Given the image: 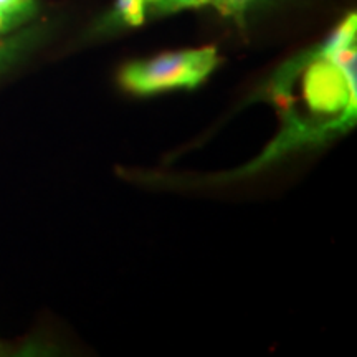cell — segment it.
Listing matches in <instances>:
<instances>
[{"instance_id":"cell-5","label":"cell","mask_w":357,"mask_h":357,"mask_svg":"<svg viewBox=\"0 0 357 357\" xmlns=\"http://www.w3.org/2000/svg\"><path fill=\"white\" fill-rule=\"evenodd\" d=\"M147 7H154L158 12H176L187 7H200L212 0H146Z\"/></svg>"},{"instance_id":"cell-6","label":"cell","mask_w":357,"mask_h":357,"mask_svg":"<svg viewBox=\"0 0 357 357\" xmlns=\"http://www.w3.org/2000/svg\"><path fill=\"white\" fill-rule=\"evenodd\" d=\"M252 0H212L211 3L217 7V10L227 17H235V19L242 20L245 10L250 6Z\"/></svg>"},{"instance_id":"cell-4","label":"cell","mask_w":357,"mask_h":357,"mask_svg":"<svg viewBox=\"0 0 357 357\" xmlns=\"http://www.w3.org/2000/svg\"><path fill=\"white\" fill-rule=\"evenodd\" d=\"M33 15V12L29 10H10V8L0 7V35L10 32L17 26L24 24Z\"/></svg>"},{"instance_id":"cell-7","label":"cell","mask_w":357,"mask_h":357,"mask_svg":"<svg viewBox=\"0 0 357 357\" xmlns=\"http://www.w3.org/2000/svg\"><path fill=\"white\" fill-rule=\"evenodd\" d=\"M0 7L10 8V10H29L35 13L33 0H0Z\"/></svg>"},{"instance_id":"cell-1","label":"cell","mask_w":357,"mask_h":357,"mask_svg":"<svg viewBox=\"0 0 357 357\" xmlns=\"http://www.w3.org/2000/svg\"><path fill=\"white\" fill-rule=\"evenodd\" d=\"M217 63L218 55L213 47L166 53L128 65L121 73V83L137 95L174 88H194L215 70Z\"/></svg>"},{"instance_id":"cell-2","label":"cell","mask_w":357,"mask_h":357,"mask_svg":"<svg viewBox=\"0 0 357 357\" xmlns=\"http://www.w3.org/2000/svg\"><path fill=\"white\" fill-rule=\"evenodd\" d=\"M42 35L43 29L33 26V29H26L24 32L0 40V71L7 70L20 56H24L30 48L40 42Z\"/></svg>"},{"instance_id":"cell-3","label":"cell","mask_w":357,"mask_h":357,"mask_svg":"<svg viewBox=\"0 0 357 357\" xmlns=\"http://www.w3.org/2000/svg\"><path fill=\"white\" fill-rule=\"evenodd\" d=\"M146 0H118L116 17L128 25H141L146 17Z\"/></svg>"}]
</instances>
